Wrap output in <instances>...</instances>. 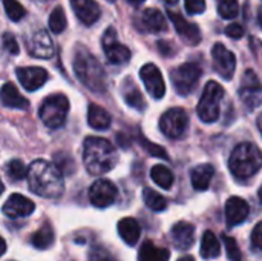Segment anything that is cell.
Masks as SVG:
<instances>
[{
    "label": "cell",
    "mask_w": 262,
    "mask_h": 261,
    "mask_svg": "<svg viewBox=\"0 0 262 261\" xmlns=\"http://www.w3.org/2000/svg\"><path fill=\"white\" fill-rule=\"evenodd\" d=\"M26 178L31 192L43 198H58L64 191L61 171L46 160L32 162Z\"/></svg>",
    "instance_id": "cell-1"
},
{
    "label": "cell",
    "mask_w": 262,
    "mask_h": 261,
    "mask_svg": "<svg viewBox=\"0 0 262 261\" xmlns=\"http://www.w3.org/2000/svg\"><path fill=\"white\" fill-rule=\"evenodd\" d=\"M83 148V162L89 174L101 175L115 168L118 154L111 142L100 137H88Z\"/></svg>",
    "instance_id": "cell-2"
},
{
    "label": "cell",
    "mask_w": 262,
    "mask_h": 261,
    "mask_svg": "<svg viewBox=\"0 0 262 261\" xmlns=\"http://www.w3.org/2000/svg\"><path fill=\"white\" fill-rule=\"evenodd\" d=\"M74 72L77 78L89 88L92 92H104L107 88V77L101 66V63L97 60V57L89 52L86 48L78 46L74 55Z\"/></svg>",
    "instance_id": "cell-3"
},
{
    "label": "cell",
    "mask_w": 262,
    "mask_h": 261,
    "mask_svg": "<svg viewBox=\"0 0 262 261\" xmlns=\"http://www.w3.org/2000/svg\"><path fill=\"white\" fill-rule=\"evenodd\" d=\"M229 168L233 177L239 182L252 178L262 168L261 149L249 142L238 145L230 155Z\"/></svg>",
    "instance_id": "cell-4"
},
{
    "label": "cell",
    "mask_w": 262,
    "mask_h": 261,
    "mask_svg": "<svg viewBox=\"0 0 262 261\" xmlns=\"http://www.w3.org/2000/svg\"><path fill=\"white\" fill-rule=\"evenodd\" d=\"M69 112V100L63 94H52L43 100L38 109L40 120L52 129H57L64 125Z\"/></svg>",
    "instance_id": "cell-5"
},
{
    "label": "cell",
    "mask_w": 262,
    "mask_h": 261,
    "mask_svg": "<svg viewBox=\"0 0 262 261\" xmlns=\"http://www.w3.org/2000/svg\"><path fill=\"white\" fill-rule=\"evenodd\" d=\"M224 97V88L218 82H209L203 91L196 112L204 123H213L220 118V105Z\"/></svg>",
    "instance_id": "cell-6"
},
{
    "label": "cell",
    "mask_w": 262,
    "mask_h": 261,
    "mask_svg": "<svg viewBox=\"0 0 262 261\" xmlns=\"http://www.w3.org/2000/svg\"><path fill=\"white\" fill-rule=\"evenodd\" d=\"M201 77V68L196 63H184L170 71V78L175 91L180 95H189L198 85Z\"/></svg>",
    "instance_id": "cell-7"
},
{
    "label": "cell",
    "mask_w": 262,
    "mask_h": 261,
    "mask_svg": "<svg viewBox=\"0 0 262 261\" xmlns=\"http://www.w3.org/2000/svg\"><path fill=\"white\" fill-rule=\"evenodd\" d=\"M189 115L183 108H172L160 118V129L169 138H181L187 132Z\"/></svg>",
    "instance_id": "cell-8"
},
{
    "label": "cell",
    "mask_w": 262,
    "mask_h": 261,
    "mask_svg": "<svg viewBox=\"0 0 262 261\" xmlns=\"http://www.w3.org/2000/svg\"><path fill=\"white\" fill-rule=\"evenodd\" d=\"M239 98L249 111H255L262 105V83L252 69H247L241 78Z\"/></svg>",
    "instance_id": "cell-9"
},
{
    "label": "cell",
    "mask_w": 262,
    "mask_h": 261,
    "mask_svg": "<svg viewBox=\"0 0 262 261\" xmlns=\"http://www.w3.org/2000/svg\"><path fill=\"white\" fill-rule=\"evenodd\" d=\"M103 51L107 57V60L114 65H123L127 63L132 57L130 49L124 45H121L117 38V32L114 28H107L103 35Z\"/></svg>",
    "instance_id": "cell-10"
},
{
    "label": "cell",
    "mask_w": 262,
    "mask_h": 261,
    "mask_svg": "<svg viewBox=\"0 0 262 261\" xmlns=\"http://www.w3.org/2000/svg\"><path fill=\"white\" fill-rule=\"evenodd\" d=\"M117 195H118L117 186L112 182L106 180V178L97 180L89 189L91 203L95 208H100V209H104V208H109L111 205H114Z\"/></svg>",
    "instance_id": "cell-11"
},
{
    "label": "cell",
    "mask_w": 262,
    "mask_h": 261,
    "mask_svg": "<svg viewBox=\"0 0 262 261\" xmlns=\"http://www.w3.org/2000/svg\"><path fill=\"white\" fill-rule=\"evenodd\" d=\"M213 68L215 71L226 80H230L236 69V57L232 51H229L224 45L216 43L212 49Z\"/></svg>",
    "instance_id": "cell-12"
},
{
    "label": "cell",
    "mask_w": 262,
    "mask_h": 261,
    "mask_svg": "<svg viewBox=\"0 0 262 261\" xmlns=\"http://www.w3.org/2000/svg\"><path fill=\"white\" fill-rule=\"evenodd\" d=\"M140 77L147 89V92L154 97V98H161L166 92V85L161 75V71L154 65V63H147L140 69Z\"/></svg>",
    "instance_id": "cell-13"
},
{
    "label": "cell",
    "mask_w": 262,
    "mask_h": 261,
    "mask_svg": "<svg viewBox=\"0 0 262 261\" xmlns=\"http://www.w3.org/2000/svg\"><path fill=\"white\" fill-rule=\"evenodd\" d=\"M169 17L177 29V32L180 34V37L187 43V45H198L201 42V31L196 25L187 22L180 12H175V11H169Z\"/></svg>",
    "instance_id": "cell-14"
},
{
    "label": "cell",
    "mask_w": 262,
    "mask_h": 261,
    "mask_svg": "<svg viewBox=\"0 0 262 261\" xmlns=\"http://www.w3.org/2000/svg\"><path fill=\"white\" fill-rule=\"evenodd\" d=\"M17 78L20 85L28 91H35L41 88L48 82V72L43 68L38 66H26V68H17L15 71Z\"/></svg>",
    "instance_id": "cell-15"
},
{
    "label": "cell",
    "mask_w": 262,
    "mask_h": 261,
    "mask_svg": "<svg viewBox=\"0 0 262 261\" xmlns=\"http://www.w3.org/2000/svg\"><path fill=\"white\" fill-rule=\"evenodd\" d=\"M35 205L34 202H31L29 198L20 195V194H12L9 195V198L5 202L2 211L6 217L9 218H21V217H28L34 212Z\"/></svg>",
    "instance_id": "cell-16"
},
{
    "label": "cell",
    "mask_w": 262,
    "mask_h": 261,
    "mask_svg": "<svg viewBox=\"0 0 262 261\" xmlns=\"http://www.w3.org/2000/svg\"><path fill=\"white\" fill-rule=\"evenodd\" d=\"M28 51L37 58H51L54 54V45L49 34L45 29L35 31L28 38Z\"/></svg>",
    "instance_id": "cell-17"
},
{
    "label": "cell",
    "mask_w": 262,
    "mask_h": 261,
    "mask_svg": "<svg viewBox=\"0 0 262 261\" xmlns=\"http://www.w3.org/2000/svg\"><path fill=\"white\" fill-rule=\"evenodd\" d=\"M249 203L241 197H232L226 203V222L229 228L241 225L249 217Z\"/></svg>",
    "instance_id": "cell-18"
},
{
    "label": "cell",
    "mask_w": 262,
    "mask_h": 261,
    "mask_svg": "<svg viewBox=\"0 0 262 261\" xmlns=\"http://www.w3.org/2000/svg\"><path fill=\"white\" fill-rule=\"evenodd\" d=\"M69 2L75 15L84 25H94L101 15L100 5L95 0H69Z\"/></svg>",
    "instance_id": "cell-19"
},
{
    "label": "cell",
    "mask_w": 262,
    "mask_h": 261,
    "mask_svg": "<svg viewBox=\"0 0 262 261\" xmlns=\"http://www.w3.org/2000/svg\"><path fill=\"white\" fill-rule=\"evenodd\" d=\"M170 238L178 249H190L195 243V228L190 223L180 222L170 231Z\"/></svg>",
    "instance_id": "cell-20"
},
{
    "label": "cell",
    "mask_w": 262,
    "mask_h": 261,
    "mask_svg": "<svg viewBox=\"0 0 262 261\" xmlns=\"http://www.w3.org/2000/svg\"><path fill=\"white\" fill-rule=\"evenodd\" d=\"M213 175H215V169L209 163L198 165L196 168H193L190 172V180H192L193 189L195 191H207L212 183Z\"/></svg>",
    "instance_id": "cell-21"
},
{
    "label": "cell",
    "mask_w": 262,
    "mask_h": 261,
    "mask_svg": "<svg viewBox=\"0 0 262 261\" xmlns=\"http://www.w3.org/2000/svg\"><path fill=\"white\" fill-rule=\"evenodd\" d=\"M2 103L6 108H12V109H28L29 108V102L18 92V89L12 85V83H5L2 88Z\"/></svg>",
    "instance_id": "cell-22"
},
{
    "label": "cell",
    "mask_w": 262,
    "mask_h": 261,
    "mask_svg": "<svg viewBox=\"0 0 262 261\" xmlns=\"http://www.w3.org/2000/svg\"><path fill=\"white\" fill-rule=\"evenodd\" d=\"M118 234L121 237V240L129 245V246H135L140 240V235H141V228H140V223L135 220V218H123L120 220L118 223Z\"/></svg>",
    "instance_id": "cell-23"
},
{
    "label": "cell",
    "mask_w": 262,
    "mask_h": 261,
    "mask_svg": "<svg viewBox=\"0 0 262 261\" xmlns=\"http://www.w3.org/2000/svg\"><path fill=\"white\" fill-rule=\"evenodd\" d=\"M111 122H112V117L111 114L98 106V105H89L88 108V123L91 125V128L94 129H98V131H106L109 126H111Z\"/></svg>",
    "instance_id": "cell-24"
},
{
    "label": "cell",
    "mask_w": 262,
    "mask_h": 261,
    "mask_svg": "<svg viewBox=\"0 0 262 261\" xmlns=\"http://www.w3.org/2000/svg\"><path fill=\"white\" fill-rule=\"evenodd\" d=\"M170 252L164 248H158L152 242H144L138 252V261H169Z\"/></svg>",
    "instance_id": "cell-25"
},
{
    "label": "cell",
    "mask_w": 262,
    "mask_h": 261,
    "mask_svg": "<svg viewBox=\"0 0 262 261\" xmlns=\"http://www.w3.org/2000/svg\"><path fill=\"white\" fill-rule=\"evenodd\" d=\"M141 22H143L144 28L150 32H160L167 28L164 15L155 8H147L141 15Z\"/></svg>",
    "instance_id": "cell-26"
},
{
    "label": "cell",
    "mask_w": 262,
    "mask_h": 261,
    "mask_svg": "<svg viewBox=\"0 0 262 261\" xmlns=\"http://www.w3.org/2000/svg\"><path fill=\"white\" fill-rule=\"evenodd\" d=\"M123 97H124V102H126L130 108H134V109H137V111H140V112H143V111L146 109L144 97H143V94L140 92V89L130 82V78H127L126 83H124V86H123Z\"/></svg>",
    "instance_id": "cell-27"
},
{
    "label": "cell",
    "mask_w": 262,
    "mask_h": 261,
    "mask_svg": "<svg viewBox=\"0 0 262 261\" xmlns=\"http://www.w3.org/2000/svg\"><path fill=\"white\" fill-rule=\"evenodd\" d=\"M201 257L206 260L216 258L221 254V245L216 238V235L212 231H206L203 238H201Z\"/></svg>",
    "instance_id": "cell-28"
},
{
    "label": "cell",
    "mask_w": 262,
    "mask_h": 261,
    "mask_svg": "<svg viewBox=\"0 0 262 261\" xmlns=\"http://www.w3.org/2000/svg\"><path fill=\"white\" fill-rule=\"evenodd\" d=\"M54 243V229L49 223H45L32 237H31V245L35 249L45 251L48 248H51Z\"/></svg>",
    "instance_id": "cell-29"
},
{
    "label": "cell",
    "mask_w": 262,
    "mask_h": 261,
    "mask_svg": "<svg viewBox=\"0 0 262 261\" xmlns=\"http://www.w3.org/2000/svg\"><path fill=\"white\" fill-rule=\"evenodd\" d=\"M150 177L163 189H170L173 182H175V177H173L172 171L169 168H166L164 165H155L150 169Z\"/></svg>",
    "instance_id": "cell-30"
},
{
    "label": "cell",
    "mask_w": 262,
    "mask_h": 261,
    "mask_svg": "<svg viewBox=\"0 0 262 261\" xmlns=\"http://www.w3.org/2000/svg\"><path fill=\"white\" fill-rule=\"evenodd\" d=\"M143 200H144L146 206L149 209H152L154 212H163L167 208V200L160 192H157L150 188L143 189Z\"/></svg>",
    "instance_id": "cell-31"
},
{
    "label": "cell",
    "mask_w": 262,
    "mask_h": 261,
    "mask_svg": "<svg viewBox=\"0 0 262 261\" xmlns=\"http://www.w3.org/2000/svg\"><path fill=\"white\" fill-rule=\"evenodd\" d=\"M5 169H6V175H8V178L11 182H20V180H23L25 177H28V171H29V168H26L25 163L21 160H18V158L8 162V165H6Z\"/></svg>",
    "instance_id": "cell-32"
},
{
    "label": "cell",
    "mask_w": 262,
    "mask_h": 261,
    "mask_svg": "<svg viewBox=\"0 0 262 261\" xmlns=\"http://www.w3.org/2000/svg\"><path fill=\"white\" fill-rule=\"evenodd\" d=\"M64 28H66V14L61 6H57L49 15V29L54 34H60L64 31Z\"/></svg>",
    "instance_id": "cell-33"
},
{
    "label": "cell",
    "mask_w": 262,
    "mask_h": 261,
    "mask_svg": "<svg viewBox=\"0 0 262 261\" xmlns=\"http://www.w3.org/2000/svg\"><path fill=\"white\" fill-rule=\"evenodd\" d=\"M218 12L224 18H235L239 12L238 0H220L218 2Z\"/></svg>",
    "instance_id": "cell-34"
},
{
    "label": "cell",
    "mask_w": 262,
    "mask_h": 261,
    "mask_svg": "<svg viewBox=\"0 0 262 261\" xmlns=\"http://www.w3.org/2000/svg\"><path fill=\"white\" fill-rule=\"evenodd\" d=\"M3 6H5V12L6 15L12 20V22H18L21 17H25L26 11L25 8L17 2V0H3Z\"/></svg>",
    "instance_id": "cell-35"
},
{
    "label": "cell",
    "mask_w": 262,
    "mask_h": 261,
    "mask_svg": "<svg viewBox=\"0 0 262 261\" xmlns=\"http://www.w3.org/2000/svg\"><path fill=\"white\" fill-rule=\"evenodd\" d=\"M223 242H224V246H226V252H227V257L230 261H241L243 258V254L239 251V246L236 243L235 238L229 237V235H223Z\"/></svg>",
    "instance_id": "cell-36"
},
{
    "label": "cell",
    "mask_w": 262,
    "mask_h": 261,
    "mask_svg": "<svg viewBox=\"0 0 262 261\" xmlns=\"http://www.w3.org/2000/svg\"><path fill=\"white\" fill-rule=\"evenodd\" d=\"M55 166L61 171V174L71 175L75 171V163L68 154H55Z\"/></svg>",
    "instance_id": "cell-37"
},
{
    "label": "cell",
    "mask_w": 262,
    "mask_h": 261,
    "mask_svg": "<svg viewBox=\"0 0 262 261\" xmlns=\"http://www.w3.org/2000/svg\"><path fill=\"white\" fill-rule=\"evenodd\" d=\"M140 143H141V146L144 148V151H146V152H149L150 155L158 157V158H163V160H169V155H167V152L164 151V148H161V146H158V145L150 143L149 140L143 138V135H140Z\"/></svg>",
    "instance_id": "cell-38"
},
{
    "label": "cell",
    "mask_w": 262,
    "mask_h": 261,
    "mask_svg": "<svg viewBox=\"0 0 262 261\" xmlns=\"http://www.w3.org/2000/svg\"><path fill=\"white\" fill-rule=\"evenodd\" d=\"M89 261H117L115 257L101 245H97L94 246L91 251H89Z\"/></svg>",
    "instance_id": "cell-39"
},
{
    "label": "cell",
    "mask_w": 262,
    "mask_h": 261,
    "mask_svg": "<svg viewBox=\"0 0 262 261\" xmlns=\"http://www.w3.org/2000/svg\"><path fill=\"white\" fill-rule=\"evenodd\" d=\"M189 14H201L206 11V0H184Z\"/></svg>",
    "instance_id": "cell-40"
},
{
    "label": "cell",
    "mask_w": 262,
    "mask_h": 261,
    "mask_svg": "<svg viewBox=\"0 0 262 261\" xmlns=\"http://www.w3.org/2000/svg\"><path fill=\"white\" fill-rule=\"evenodd\" d=\"M3 48L9 52V54H18V43L14 38L12 34L5 32L3 34Z\"/></svg>",
    "instance_id": "cell-41"
},
{
    "label": "cell",
    "mask_w": 262,
    "mask_h": 261,
    "mask_svg": "<svg viewBox=\"0 0 262 261\" xmlns=\"http://www.w3.org/2000/svg\"><path fill=\"white\" fill-rule=\"evenodd\" d=\"M252 246L255 249L262 251V222L253 229V232H252Z\"/></svg>",
    "instance_id": "cell-42"
},
{
    "label": "cell",
    "mask_w": 262,
    "mask_h": 261,
    "mask_svg": "<svg viewBox=\"0 0 262 261\" xmlns=\"http://www.w3.org/2000/svg\"><path fill=\"white\" fill-rule=\"evenodd\" d=\"M226 34L230 37V38H241L244 35V29L241 25L238 23H232L226 28Z\"/></svg>",
    "instance_id": "cell-43"
},
{
    "label": "cell",
    "mask_w": 262,
    "mask_h": 261,
    "mask_svg": "<svg viewBox=\"0 0 262 261\" xmlns=\"http://www.w3.org/2000/svg\"><path fill=\"white\" fill-rule=\"evenodd\" d=\"M256 123H258V129H259V132L262 134V112H261V115L258 117V122H256Z\"/></svg>",
    "instance_id": "cell-44"
},
{
    "label": "cell",
    "mask_w": 262,
    "mask_h": 261,
    "mask_svg": "<svg viewBox=\"0 0 262 261\" xmlns=\"http://www.w3.org/2000/svg\"><path fill=\"white\" fill-rule=\"evenodd\" d=\"M127 2H129L130 5H141L144 0H127Z\"/></svg>",
    "instance_id": "cell-45"
},
{
    "label": "cell",
    "mask_w": 262,
    "mask_h": 261,
    "mask_svg": "<svg viewBox=\"0 0 262 261\" xmlns=\"http://www.w3.org/2000/svg\"><path fill=\"white\" fill-rule=\"evenodd\" d=\"M178 261H195V260H193L192 257H189V255H187V257H183V258H180Z\"/></svg>",
    "instance_id": "cell-46"
},
{
    "label": "cell",
    "mask_w": 262,
    "mask_h": 261,
    "mask_svg": "<svg viewBox=\"0 0 262 261\" xmlns=\"http://www.w3.org/2000/svg\"><path fill=\"white\" fill-rule=\"evenodd\" d=\"M163 2H164V3H167V5H175L178 0H163Z\"/></svg>",
    "instance_id": "cell-47"
},
{
    "label": "cell",
    "mask_w": 262,
    "mask_h": 261,
    "mask_svg": "<svg viewBox=\"0 0 262 261\" xmlns=\"http://www.w3.org/2000/svg\"><path fill=\"white\" fill-rule=\"evenodd\" d=\"M258 198H259V202H261L262 205V186L259 188V191H258Z\"/></svg>",
    "instance_id": "cell-48"
},
{
    "label": "cell",
    "mask_w": 262,
    "mask_h": 261,
    "mask_svg": "<svg viewBox=\"0 0 262 261\" xmlns=\"http://www.w3.org/2000/svg\"><path fill=\"white\" fill-rule=\"evenodd\" d=\"M259 25H261V28H262V8L259 9Z\"/></svg>",
    "instance_id": "cell-49"
}]
</instances>
